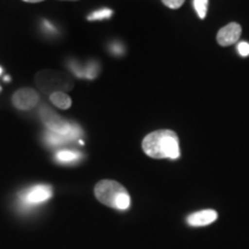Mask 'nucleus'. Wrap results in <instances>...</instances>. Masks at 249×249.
I'll return each mask as SVG.
<instances>
[{
  "label": "nucleus",
  "mask_w": 249,
  "mask_h": 249,
  "mask_svg": "<svg viewBox=\"0 0 249 249\" xmlns=\"http://www.w3.org/2000/svg\"><path fill=\"white\" fill-rule=\"evenodd\" d=\"M144 154L155 160H178L180 157L179 138L170 129L155 130L148 134L142 141Z\"/></svg>",
  "instance_id": "f257e3e1"
},
{
  "label": "nucleus",
  "mask_w": 249,
  "mask_h": 249,
  "mask_svg": "<svg viewBox=\"0 0 249 249\" xmlns=\"http://www.w3.org/2000/svg\"><path fill=\"white\" fill-rule=\"evenodd\" d=\"M96 198L101 203L116 210H127L130 207V196L121 183L114 180H102L93 189Z\"/></svg>",
  "instance_id": "f03ea898"
},
{
  "label": "nucleus",
  "mask_w": 249,
  "mask_h": 249,
  "mask_svg": "<svg viewBox=\"0 0 249 249\" xmlns=\"http://www.w3.org/2000/svg\"><path fill=\"white\" fill-rule=\"evenodd\" d=\"M43 123L49 128V132L55 134H71L75 132H82L80 127L75 124L67 123L65 119H61L58 114H55L48 107H43L39 112Z\"/></svg>",
  "instance_id": "7ed1b4c3"
},
{
  "label": "nucleus",
  "mask_w": 249,
  "mask_h": 249,
  "mask_svg": "<svg viewBox=\"0 0 249 249\" xmlns=\"http://www.w3.org/2000/svg\"><path fill=\"white\" fill-rule=\"evenodd\" d=\"M39 95L36 90L31 88H22L14 92L12 96V103L14 107L20 111H29L38 104Z\"/></svg>",
  "instance_id": "20e7f679"
},
{
  "label": "nucleus",
  "mask_w": 249,
  "mask_h": 249,
  "mask_svg": "<svg viewBox=\"0 0 249 249\" xmlns=\"http://www.w3.org/2000/svg\"><path fill=\"white\" fill-rule=\"evenodd\" d=\"M53 195V191H52V187L49 185H37L31 187L28 191L24 193L23 195V201L27 204L35 205L44 203Z\"/></svg>",
  "instance_id": "39448f33"
},
{
  "label": "nucleus",
  "mask_w": 249,
  "mask_h": 249,
  "mask_svg": "<svg viewBox=\"0 0 249 249\" xmlns=\"http://www.w3.org/2000/svg\"><path fill=\"white\" fill-rule=\"evenodd\" d=\"M242 29L236 22H231L223 27L217 34V42L220 46H230L240 39Z\"/></svg>",
  "instance_id": "423d86ee"
},
{
  "label": "nucleus",
  "mask_w": 249,
  "mask_h": 249,
  "mask_svg": "<svg viewBox=\"0 0 249 249\" xmlns=\"http://www.w3.org/2000/svg\"><path fill=\"white\" fill-rule=\"evenodd\" d=\"M217 213L214 210H201L197 213L189 214L187 217V223L191 226H207L209 224L213 223L217 219Z\"/></svg>",
  "instance_id": "0eeeda50"
},
{
  "label": "nucleus",
  "mask_w": 249,
  "mask_h": 249,
  "mask_svg": "<svg viewBox=\"0 0 249 249\" xmlns=\"http://www.w3.org/2000/svg\"><path fill=\"white\" fill-rule=\"evenodd\" d=\"M82 132H75L71 134H55L52 132H49L46 134V141L49 144L52 145H61V144H67V143L75 141L76 139H79Z\"/></svg>",
  "instance_id": "6e6552de"
},
{
  "label": "nucleus",
  "mask_w": 249,
  "mask_h": 249,
  "mask_svg": "<svg viewBox=\"0 0 249 249\" xmlns=\"http://www.w3.org/2000/svg\"><path fill=\"white\" fill-rule=\"evenodd\" d=\"M50 101L60 110H68L71 107V98L64 91H55L50 95Z\"/></svg>",
  "instance_id": "1a4fd4ad"
},
{
  "label": "nucleus",
  "mask_w": 249,
  "mask_h": 249,
  "mask_svg": "<svg viewBox=\"0 0 249 249\" xmlns=\"http://www.w3.org/2000/svg\"><path fill=\"white\" fill-rule=\"evenodd\" d=\"M81 157H82V156H81L80 152L71 150H61L55 154V160H57L59 163L64 164L75 163V161L81 160Z\"/></svg>",
  "instance_id": "9d476101"
},
{
  "label": "nucleus",
  "mask_w": 249,
  "mask_h": 249,
  "mask_svg": "<svg viewBox=\"0 0 249 249\" xmlns=\"http://www.w3.org/2000/svg\"><path fill=\"white\" fill-rule=\"evenodd\" d=\"M112 13L113 12L111 11L110 8H103L99 9V11H96L91 13L88 17L89 21H98V20H105V18H108L112 17Z\"/></svg>",
  "instance_id": "9b49d317"
},
{
  "label": "nucleus",
  "mask_w": 249,
  "mask_h": 249,
  "mask_svg": "<svg viewBox=\"0 0 249 249\" xmlns=\"http://www.w3.org/2000/svg\"><path fill=\"white\" fill-rule=\"evenodd\" d=\"M208 4H209V0H194V7L197 12L200 18H205L207 17V11H208Z\"/></svg>",
  "instance_id": "f8f14e48"
},
{
  "label": "nucleus",
  "mask_w": 249,
  "mask_h": 249,
  "mask_svg": "<svg viewBox=\"0 0 249 249\" xmlns=\"http://www.w3.org/2000/svg\"><path fill=\"white\" fill-rule=\"evenodd\" d=\"M163 4L171 9H178L181 7L185 0H161Z\"/></svg>",
  "instance_id": "ddd939ff"
},
{
  "label": "nucleus",
  "mask_w": 249,
  "mask_h": 249,
  "mask_svg": "<svg viewBox=\"0 0 249 249\" xmlns=\"http://www.w3.org/2000/svg\"><path fill=\"white\" fill-rule=\"evenodd\" d=\"M238 51L242 57H248L249 55V43L240 42L238 45Z\"/></svg>",
  "instance_id": "4468645a"
},
{
  "label": "nucleus",
  "mask_w": 249,
  "mask_h": 249,
  "mask_svg": "<svg viewBox=\"0 0 249 249\" xmlns=\"http://www.w3.org/2000/svg\"><path fill=\"white\" fill-rule=\"evenodd\" d=\"M23 1H26V2H33V4H35V2L44 1V0H23Z\"/></svg>",
  "instance_id": "2eb2a0df"
},
{
  "label": "nucleus",
  "mask_w": 249,
  "mask_h": 249,
  "mask_svg": "<svg viewBox=\"0 0 249 249\" xmlns=\"http://www.w3.org/2000/svg\"><path fill=\"white\" fill-rule=\"evenodd\" d=\"M9 80H11V79H9V76H6L5 77V81H9Z\"/></svg>",
  "instance_id": "dca6fc26"
},
{
  "label": "nucleus",
  "mask_w": 249,
  "mask_h": 249,
  "mask_svg": "<svg viewBox=\"0 0 249 249\" xmlns=\"http://www.w3.org/2000/svg\"><path fill=\"white\" fill-rule=\"evenodd\" d=\"M1 73H2V70H1V67H0V75H1Z\"/></svg>",
  "instance_id": "f3484780"
},
{
  "label": "nucleus",
  "mask_w": 249,
  "mask_h": 249,
  "mask_svg": "<svg viewBox=\"0 0 249 249\" xmlns=\"http://www.w3.org/2000/svg\"><path fill=\"white\" fill-rule=\"evenodd\" d=\"M71 1H76V0H71Z\"/></svg>",
  "instance_id": "a211bd4d"
},
{
  "label": "nucleus",
  "mask_w": 249,
  "mask_h": 249,
  "mask_svg": "<svg viewBox=\"0 0 249 249\" xmlns=\"http://www.w3.org/2000/svg\"><path fill=\"white\" fill-rule=\"evenodd\" d=\"M0 91H1V87H0Z\"/></svg>",
  "instance_id": "6ab92c4d"
}]
</instances>
